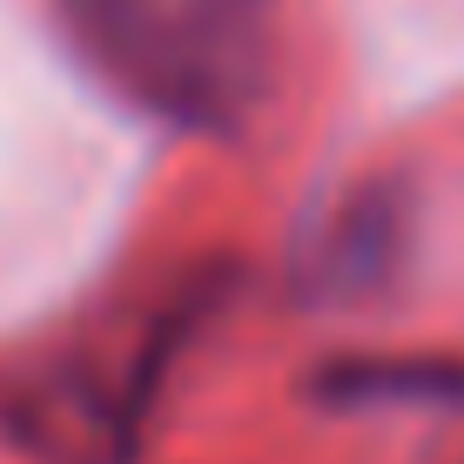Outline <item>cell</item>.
I'll return each mask as SVG.
<instances>
[{
  "label": "cell",
  "mask_w": 464,
  "mask_h": 464,
  "mask_svg": "<svg viewBox=\"0 0 464 464\" xmlns=\"http://www.w3.org/2000/svg\"><path fill=\"white\" fill-rule=\"evenodd\" d=\"M61 41L141 115L236 135L283 74V0H41Z\"/></svg>",
  "instance_id": "1"
}]
</instances>
